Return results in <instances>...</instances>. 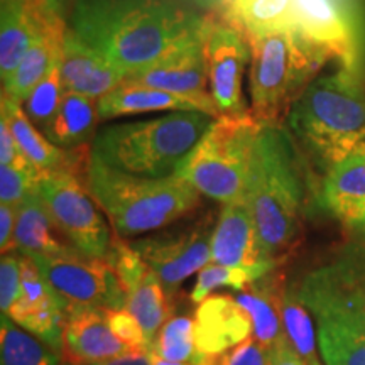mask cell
Wrapping results in <instances>:
<instances>
[{"label": "cell", "mask_w": 365, "mask_h": 365, "mask_svg": "<svg viewBox=\"0 0 365 365\" xmlns=\"http://www.w3.org/2000/svg\"><path fill=\"white\" fill-rule=\"evenodd\" d=\"M207 26L208 16L176 0H78L70 27L125 80L202 39Z\"/></svg>", "instance_id": "cell-1"}, {"label": "cell", "mask_w": 365, "mask_h": 365, "mask_svg": "<svg viewBox=\"0 0 365 365\" xmlns=\"http://www.w3.org/2000/svg\"><path fill=\"white\" fill-rule=\"evenodd\" d=\"M291 134L281 125H261L250 161L244 200L252 215L262 261L276 271L303 227L304 178Z\"/></svg>", "instance_id": "cell-2"}, {"label": "cell", "mask_w": 365, "mask_h": 365, "mask_svg": "<svg viewBox=\"0 0 365 365\" xmlns=\"http://www.w3.org/2000/svg\"><path fill=\"white\" fill-rule=\"evenodd\" d=\"M287 125L325 175L365 148V86L359 70L341 66L314 78L291 107Z\"/></svg>", "instance_id": "cell-3"}, {"label": "cell", "mask_w": 365, "mask_h": 365, "mask_svg": "<svg viewBox=\"0 0 365 365\" xmlns=\"http://www.w3.org/2000/svg\"><path fill=\"white\" fill-rule=\"evenodd\" d=\"M213 122L202 112H171L110 125L95 137L90 156L132 176L173 178Z\"/></svg>", "instance_id": "cell-4"}, {"label": "cell", "mask_w": 365, "mask_h": 365, "mask_svg": "<svg viewBox=\"0 0 365 365\" xmlns=\"http://www.w3.org/2000/svg\"><path fill=\"white\" fill-rule=\"evenodd\" d=\"M86 188L120 237H135L180 220L200 193L180 178L149 180L112 170L88 156Z\"/></svg>", "instance_id": "cell-5"}, {"label": "cell", "mask_w": 365, "mask_h": 365, "mask_svg": "<svg viewBox=\"0 0 365 365\" xmlns=\"http://www.w3.org/2000/svg\"><path fill=\"white\" fill-rule=\"evenodd\" d=\"M247 39L250 115L261 125H279L331 56L298 31H274Z\"/></svg>", "instance_id": "cell-6"}, {"label": "cell", "mask_w": 365, "mask_h": 365, "mask_svg": "<svg viewBox=\"0 0 365 365\" xmlns=\"http://www.w3.org/2000/svg\"><path fill=\"white\" fill-rule=\"evenodd\" d=\"M259 129L261 124L255 122L250 112L215 118L207 134L182 161L176 178L218 203L227 205L242 200Z\"/></svg>", "instance_id": "cell-7"}, {"label": "cell", "mask_w": 365, "mask_h": 365, "mask_svg": "<svg viewBox=\"0 0 365 365\" xmlns=\"http://www.w3.org/2000/svg\"><path fill=\"white\" fill-rule=\"evenodd\" d=\"M317 323L365 335V244L345 245L294 284Z\"/></svg>", "instance_id": "cell-8"}, {"label": "cell", "mask_w": 365, "mask_h": 365, "mask_svg": "<svg viewBox=\"0 0 365 365\" xmlns=\"http://www.w3.org/2000/svg\"><path fill=\"white\" fill-rule=\"evenodd\" d=\"M51 286L66 318L83 312L125 309V294L112 264L75 252L56 257H33Z\"/></svg>", "instance_id": "cell-9"}, {"label": "cell", "mask_w": 365, "mask_h": 365, "mask_svg": "<svg viewBox=\"0 0 365 365\" xmlns=\"http://www.w3.org/2000/svg\"><path fill=\"white\" fill-rule=\"evenodd\" d=\"M34 190L73 247L86 257H108L112 247L110 230L95 207L93 196L81 185L76 173L41 175Z\"/></svg>", "instance_id": "cell-10"}, {"label": "cell", "mask_w": 365, "mask_h": 365, "mask_svg": "<svg viewBox=\"0 0 365 365\" xmlns=\"http://www.w3.org/2000/svg\"><path fill=\"white\" fill-rule=\"evenodd\" d=\"M205 56L210 95L220 117L249 113L242 95V78L250 59V44L244 31L223 14L208 16Z\"/></svg>", "instance_id": "cell-11"}, {"label": "cell", "mask_w": 365, "mask_h": 365, "mask_svg": "<svg viewBox=\"0 0 365 365\" xmlns=\"http://www.w3.org/2000/svg\"><path fill=\"white\" fill-rule=\"evenodd\" d=\"M212 215L203 217L185 230L145 237L132 244L145 264L156 272L170 296L191 274L212 262V242L215 232Z\"/></svg>", "instance_id": "cell-12"}, {"label": "cell", "mask_w": 365, "mask_h": 365, "mask_svg": "<svg viewBox=\"0 0 365 365\" xmlns=\"http://www.w3.org/2000/svg\"><path fill=\"white\" fill-rule=\"evenodd\" d=\"M107 261L115 271L125 294V309L134 317L148 336L150 346L159 330L171 317L168 294L139 252L124 240H112Z\"/></svg>", "instance_id": "cell-13"}, {"label": "cell", "mask_w": 365, "mask_h": 365, "mask_svg": "<svg viewBox=\"0 0 365 365\" xmlns=\"http://www.w3.org/2000/svg\"><path fill=\"white\" fill-rule=\"evenodd\" d=\"M21 296L7 317L26 331L33 333L44 344L53 346L63 357V330L66 314L33 259L21 255Z\"/></svg>", "instance_id": "cell-14"}, {"label": "cell", "mask_w": 365, "mask_h": 365, "mask_svg": "<svg viewBox=\"0 0 365 365\" xmlns=\"http://www.w3.org/2000/svg\"><path fill=\"white\" fill-rule=\"evenodd\" d=\"M294 27L345 68L359 70L360 36L335 0H294Z\"/></svg>", "instance_id": "cell-15"}, {"label": "cell", "mask_w": 365, "mask_h": 365, "mask_svg": "<svg viewBox=\"0 0 365 365\" xmlns=\"http://www.w3.org/2000/svg\"><path fill=\"white\" fill-rule=\"evenodd\" d=\"M212 262L242 269L249 272L254 281L274 272V269L262 261L252 215L244 198L223 205L213 232Z\"/></svg>", "instance_id": "cell-16"}, {"label": "cell", "mask_w": 365, "mask_h": 365, "mask_svg": "<svg viewBox=\"0 0 365 365\" xmlns=\"http://www.w3.org/2000/svg\"><path fill=\"white\" fill-rule=\"evenodd\" d=\"M193 319L200 354L223 355L252 336V319L232 296H208L196 308Z\"/></svg>", "instance_id": "cell-17"}, {"label": "cell", "mask_w": 365, "mask_h": 365, "mask_svg": "<svg viewBox=\"0 0 365 365\" xmlns=\"http://www.w3.org/2000/svg\"><path fill=\"white\" fill-rule=\"evenodd\" d=\"M124 81L190 97L210 95L207 91L208 68L205 56V36L175 49L145 70L127 76Z\"/></svg>", "instance_id": "cell-18"}, {"label": "cell", "mask_w": 365, "mask_h": 365, "mask_svg": "<svg viewBox=\"0 0 365 365\" xmlns=\"http://www.w3.org/2000/svg\"><path fill=\"white\" fill-rule=\"evenodd\" d=\"M148 112H202L218 118L212 95H180L150 86L122 81L117 88L98 100L100 118L137 115Z\"/></svg>", "instance_id": "cell-19"}, {"label": "cell", "mask_w": 365, "mask_h": 365, "mask_svg": "<svg viewBox=\"0 0 365 365\" xmlns=\"http://www.w3.org/2000/svg\"><path fill=\"white\" fill-rule=\"evenodd\" d=\"M59 71L66 91L97 100L110 93L124 81V75L118 73L102 54L90 48L70 26L63 39Z\"/></svg>", "instance_id": "cell-20"}, {"label": "cell", "mask_w": 365, "mask_h": 365, "mask_svg": "<svg viewBox=\"0 0 365 365\" xmlns=\"http://www.w3.org/2000/svg\"><path fill=\"white\" fill-rule=\"evenodd\" d=\"M137 354L120 341L108 325L107 312H83L66 318L63 330V362L102 364Z\"/></svg>", "instance_id": "cell-21"}, {"label": "cell", "mask_w": 365, "mask_h": 365, "mask_svg": "<svg viewBox=\"0 0 365 365\" xmlns=\"http://www.w3.org/2000/svg\"><path fill=\"white\" fill-rule=\"evenodd\" d=\"M53 22L41 12L36 2L0 0V76L9 83L33 44Z\"/></svg>", "instance_id": "cell-22"}, {"label": "cell", "mask_w": 365, "mask_h": 365, "mask_svg": "<svg viewBox=\"0 0 365 365\" xmlns=\"http://www.w3.org/2000/svg\"><path fill=\"white\" fill-rule=\"evenodd\" d=\"M323 208L350 230L365 223V148L333 166L319 190Z\"/></svg>", "instance_id": "cell-23"}, {"label": "cell", "mask_w": 365, "mask_h": 365, "mask_svg": "<svg viewBox=\"0 0 365 365\" xmlns=\"http://www.w3.org/2000/svg\"><path fill=\"white\" fill-rule=\"evenodd\" d=\"M2 118L11 127L12 135L19 145L21 153L39 175L58 171L76 173L81 154L78 149L66 150L54 145L51 140L36 127L19 102L2 95Z\"/></svg>", "instance_id": "cell-24"}, {"label": "cell", "mask_w": 365, "mask_h": 365, "mask_svg": "<svg viewBox=\"0 0 365 365\" xmlns=\"http://www.w3.org/2000/svg\"><path fill=\"white\" fill-rule=\"evenodd\" d=\"M61 232L53 220L51 213L46 207L36 190L31 191L17 210V223L14 232V250L26 257H56L78 252L73 245H68L59 239ZM81 254V252H80Z\"/></svg>", "instance_id": "cell-25"}, {"label": "cell", "mask_w": 365, "mask_h": 365, "mask_svg": "<svg viewBox=\"0 0 365 365\" xmlns=\"http://www.w3.org/2000/svg\"><path fill=\"white\" fill-rule=\"evenodd\" d=\"M66 24H49L39 39L27 51L19 68L2 86V95L16 100L21 105L26 102L36 86L43 81L61 61L63 39H65Z\"/></svg>", "instance_id": "cell-26"}, {"label": "cell", "mask_w": 365, "mask_h": 365, "mask_svg": "<svg viewBox=\"0 0 365 365\" xmlns=\"http://www.w3.org/2000/svg\"><path fill=\"white\" fill-rule=\"evenodd\" d=\"M282 289L281 279L271 272L240 291L235 298L252 319V339L269 350L286 336L281 317Z\"/></svg>", "instance_id": "cell-27"}, {"label": "cell", "mask_w": 365, "mask_h": 365, "mask_svg": "<svg viewBox=\"0 0 365 365\" xmlns=\"http://www.w3.org/2000/svg\"><path fill=\"white\" fill-rule=\"evenodd\" d=\"M98 118L97 98L75 91H65L56 115L44 135L61 149H80L93 135Z\"/></svg>", "instance_id": "cell-28"}, {"label": "cell", "mask_w": 365, "mask_h": 365, "mask_svg": "<svg viewBox=\"0 0 365 365\" xmlns=\"http://www.w3.org/2000/svg\"><path fill=\"white\" fill-rule=\"evenodd\" d=\"M222 14L247 38L274 31H296L294 0H235Z\"/></svg>", "instance_id": "cell-29"}, {"label": "cell", "mask_w": 365, "mask_h": 365, "mask_svg": "<svg viewBox=\"0 0 365 365\" xmlns=\"http://www.w3.org/2000/svg\"><path fill=\"white\" fill-rule=\"evenodd\" d=\"M0 364L61 365L63 357L53 346L26 331L7 314L0 317Z\"/></svg>", "instance_id": "cell-30"}, {"label": "cell", "mask_w": 365, "mask_h": 365, "mask_svg": "<svg viewBox=\"0 0 365 365\" xmlns=\"http://www.w3.org/2000/svg\"><path fill=\"white\" fill-rule=\"evenodd\" d=\"M281 317L284 333L294 352L308 365H325L317 346L314 318L307 304L299 299L294 284H287L282 289Z\"/></svg>", "instance_id": "cell-31"}, {"label": "cell", "mask_w": 365, "mask_h": 365, "mask_svg": "<svg viewBox=\"0 0 365 365\" xmlns=\"http://www.w3.org/2000/svg\"><path fill=\"white\" fill-rule=\"evenodd\" d=\"M149 352L178 364H195L200 352L195 345V319L173 317L164 323Z\"/></svg>", "instance_id": "cell-32"}, {"label": "cell", "mask_w": 365, "mask_h": 365, "mask_svg": "<svg viewBox=\"0 0 365 365\" xmlns=\"http://www.w3.org/2000/svg\"><path fill=\"white\" fill-rule=\"evenodd\" d=\"M319 355L325 365H365V335L318 323Z\"/></svg>", "instance_id": "cell-33"}, {"label": "cell", "mask_w": 365, "mask_h": 365, "mask_svg": "<svg viewBox=\"0 0 365 365\" xmlns=\"http://www.w3.org/2000/svg\"><path fill=\"white\" fill-rule=\"evenodd\" d=\"M65 86H63L61 80V71H59V65L53 68L46 78L31 91V95L27 100L22 103L26 115L29 117V120L38 127V129L46 132L49 124L53 122L54 115H56L61 100L65 97Z\"/></svg>", "instance_id": "cell-34"}, {"label": "cell", "mask_w": 365, "mask_h": 365, "mask_svg": "<svg viewBox=\"0 0 365 365\" xmlns=\"http://www.w3.org/2000/svg\"><path fill=\"white\" fill-rule=\"evenodd\" d=\"M252 282H255L254 277L249 272L242 271V269L210 262L208 266H205L198 272V279H196V284L191 291V301L200 304L212 294V291L222 286L234 287L237 291H245Z\"/></svg>", "instance_id": "cell-35"}, {"label": "cell", "mask_w": 365, "mask_h": 365, "mask_svg": "<svg viewBox=\"0 0 365 365\" xmlns=\"http://www.w3.org/2000/svg\"><path fill=\"white\" fill-rule=\"evenodd\" d=\"M39 176L29 163L21 166H0V202L19 210L27 195L34 190Z\"/></svg>", "instance_id": "cell-36"}, {"label": "cell", "mask_w": 365, "mask_h": 365, "mask_svg": "<svg viewBox=\"0 0 365 365\" xmlns=\"http://www.w3.org/2000/svg\"><path fill=\"white\" fill-rule=\"evenodd\" d=\"M22 289L21 254H4L0 261V309L7 314L19 299Z\"/></svg>", "instance_id": "cell-37"}, {"label": "cell", "mask_w": 365, "mask_h": 365, "mask_svg": "<svg viewBox=\"0 0 365 365\" xmlns=\"http://www.w3.org/2000/svg\"><path fill=\"white\" fill-rule=\"evenodd\" d=\"M107 319L117 339L124 341L130 350H134V352H149L150 344L143 327L127 309L107 312Z\"/></svg>", "instance_id": "cell-38"}, {"label": "cell", "mask_w": 365, "mask_h": 365, "mask_svg": "<svg viewBox=\"0 0 365 365\" xmlns=\"http://www.w3.org/2000/svg\"><path fill=\"white\" fill-rule=\"evenodd\" d=\"M217 365H271V350L250 336L244 344L220 355Z\"/></svg>", "instance_id": "cell-39"}, {"label": "cell", "mask_w": 365, "mask_h": 365, "mask_svg": "<svg viewBox=\"0 0 365 365\" xmlns=\"http://www.w3.org/2000/svg\"><path fill=\"white\" fill-rule=\"evenodd\" d=\"M27 163L29 161L21 153L6 118H0V166H21Z\"/></svg>", "instance_id": "cell-40"}, {"label": "cell", "mask_w": 365, "mask_h": 365, "mask_svg": "<svg viewBox=\"0 0 365 365\" xmlns=\"http://www.w3.org/2000/svg\"><path fill=\"white\" fill-rule=\"evenodd\" d=\"M17 223V210L0 203V250L4 254L14 252V232Z\"/></svg>", "instance_id": "cell-41"}, {"label": "cell", "mask_w": 365, "mask_h": 365, "mask_svg": "<svg viewBox=\"0 0 365 365\" xmlns=\"http://www.w3.org/2000/svg\"><path fill=\"white\" fill-rule=\"evenodd\" d=\"M78 0H38L41 12L53 22L65 24L68 12L73 11Z\"/></svg>", "instance_id": "cell-42"}, {"label": "cell", "mask_w": 365, "mask_h": 365, "mask_svg": "<svg viewBox=\"0 0 365 365\" xmlns=\"http://www.w3.org/2000/svg\"><path fill=\"white\" fill-rule=\"evenodd\" d=\"M271 365H308L294 349L291 346L287 336L277 341L271 349Z\"/></svg>", "instance_id": "cell-43"}, {"label": "cell", "mask_w": 365, "mask_h": 365, "mask_svg": "<svg viewBox=\"0 0 365 365\" xmlns=\"http://www.w3.org/2000/svg\"><path fill=\"white\" fill-rule=\"evenodd\" d=\"M91 365H153V364H150L148 352H137V354H129V355H124V357H118L113 360H107V362H102V364H91Z\"/></svg>", "instance_id": "cell-44"}, {"label": "cell", "mask_w": 365, "mask_h": 365, "mask_svg": "<svg viewBox=\"0 0 365 365\" xmlns=\"http://www.w3.org/2000/svg\"><path fill=\"white\" fill-rule=\"evenodd\" d=\"M186 2L195 4V6L202 9H212V11H218V9H223V0H186Z\"/></svg>", "instance_id": "cell-45"}, {"label": "cell", "mask_w": 365, "mask_h": 365, "mask_svg": "<svg viewBox=\"0 0 365 365\" xmlns=\"http://www.w3.org/2000/svg\"><path fill=\"white\" fill-rule=\"evenodd\" d=\"M149 359H150V364L153 365H195V364H178V362H170V360H164L161 357H158L156 354L153 352H148Z\"/></svg>", "instance_id": "cell-46"}, {"label": "cell", "mask_w": 365, "mask_h": 365, "mask_svg": "<svg viewBox=\"0 0 365 365\" xmlns=\"http://www.w3.org/2000/svg\"><path fill=\"white\" fill-rule=\"evenodd\" d=\"M355 235H357L359 237V239H360V242H362V244H365V223H364V225L362 227H359V228H355Z\"/></svg>", "instance_id": "cell-47"}, {"label": "cell", "mask_w": 365, "mask_h": 365, "mask_svg": "<svg viewBox=\"0 0 365 365\" xmlns=\"http://www.w3.org/2000/svg\"><path fill=\"white\" fill-rule=\"evenodd\" d=\"M235 2V0H223V9H222V12L223 11H225V9L227 7H230L232 6V4H234Z\"/></svg>", "instance_id": "cell-48"}, {"label": "cell", "mask_w": 365, "mask_h": 365, "mask_svg": "<svg viewBox=\"0 0 365 365\" xmlns=\"http://www.w3.org/2000/svg\"><path fill=\"white\" fill-rule=\"evenodd\" d=\"M27 2H36V4H38V0H27ZM38 6H39V4H38Z\"/></svg>", "instance_id": "cell-49"}, {"label": "cell", "mask_w": 365, "mask_h": 365, "mask_svg": "<svg viewBox=\"0 0 365 365\" xmlns=\"http://www.w3.org/2000/svg\"><path fill=\"white\" fill-rule=\"evenodd\" d=\"M61 365H71V364H68V362H63Z\"/></svg>", "instance_id": "cell-50"}]
</instances>
